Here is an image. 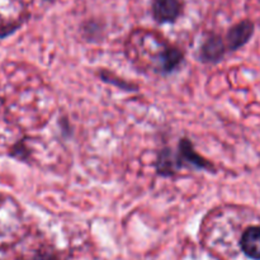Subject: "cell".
Listing matches in <instances>:
<instances>
[{
  "label": "cell",
  "instance_id": "cell-1",
  "mask_svg": "<svg viewBox=\"0 0 260 260\" xmlns=\"http://www.w3.org/2000/svg\"><path fill=\"white\" fill-rule=\"evenodd\" d=\"M177 161L180 167H182L183 162H187V164L200 168V169H212L213 168L211 162H208L205 157L196 152L192 142L188 141L187 139H183L179 142V154L177 156Z\"/></svg>",
  "mask_w": 260,
  "mask_h": 260
},
{
  "label": "cell",
  "instance_id": "cell-2",
  "mask_svg": "<svg viewBox=\"0 0 260 260\" xmlns=\"http://www.w3.org/2000/svg\"><path fill=\"white\" fill-rule=\"evenodd\" d=\"M152 13L157 22H174L180 14L179 0H155L152 5Z\"/></svg>",
  "mask_w": 260,
  "mask_h": 260
},
{
  "label": "cell",
  "instance_id": "cell-3",
  "mask_svg": "<svg viewBox=\"0 0 260 260\" xmlns=\"http://www.w3.org/2000/svg\"><path fill=\"white\" fill-rule=\"evenodd\" d=\"M254 32L253 23L249 20H244V22L239 23V24L234 25L228 33V43L230 50H238L241 46L245 45L251 37Z\"/></svg>",
  "mask_w": 260,
  "mask_h": 260
},
{
  "label": "cell",
  "instance_id": "cell-4",
  "mask_svg": "<svg viewBox=\"0 0 260 260\" xmlns=\"http://www.w3.org/2000/svg\"><path fill=\"white\" fill-rule=\"evenodd\" d=\"M241 248L248 256L260 260V228H250L244 233Z\"/></svg>",
  "mask_w": 260,
  "mask_h": 260
},
{
  "label": "cell",
  "instance_id": "cell-5",
  "mask_svg": "<svg viewBox=\"0 0 260 260\" xmlns=\"http://www.w3.org/2000/svg\"><path fill=\"white\" fill-rule=\"evenodd\" d=\"M223 52H225V45H223L222 40L213 36V37L208 38L207 42L203 45L201 56H202L203 61H217L222 57Z\"/></svg>",
  "mask_w": 260,
  "mask_h": 260
},
{
  "label": "cell",
  "instance_id": "cell-6",
  "mask_svg": "<svg viewBox=\"0 0 260 260\" xmlns=\"http://www.w3.org/2000/svg\"><path fill=\"white\" fill-rule=\"evenodd\" d=\"M178 167H179V164L177 161V157L173 156L172 152L165 150L160 154L159 161H157V173L160 175H165V177L173 175Z\"/></svg>",
  "mask_w": 260,
  "mask_h": 260
},
{
  "label": "cell",
  "instance_id": "cell-7",
  "mask_svg": "<svg viewBox=\"0 0 260 260\" xmlns=\"http://www.w3.org/2000/svg\"><path fill=\"white\" fill-rule=\"evenodd\" d=\"M183 60V53L178 48H169L164 55L161 56V68L164 71H172L177 68Z\"/></svg>",
  "mask_w": 260,
  "mask_h": 260
},
{
  "label": "cell",
  "instance_id": "cell-8",
  "mask_svg": "<svg viewBox=\"0 0 260 260\" xmlns=\"http://www.w3.org/2000/svg\"><path fill=\"white\" fill-rule=\"evenodd\" d=\"M46 2H55V0H46Z\"/></svg>",
  "mask_w": 260,
  "mask_h": 260
}]
</instances>
